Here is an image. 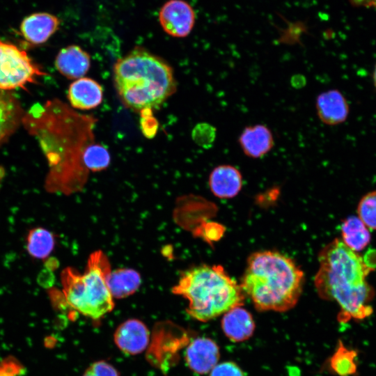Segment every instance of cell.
Returning a JSON list of instances; mask_svg holds the SVG:
<instances>
[{
	"label": "cell",
	"mask_w": 376,
	"mask_h": 376,
	"mask_svg": "<svg viewBox=\"0 0 376 376\" xmlns=\"http://www.w3.org/2000/svg\"><path fill=\"white\" fill-rule=\"evenodd\" d=\"M68 99L75 109H92L101 104L103 99V88L95 80L89 77H82L70 85Z\"/></svg>",
	"instance_id": "15"
},
{
	"label": "cell",
	"mask_w": 376,
	"mask_h": 376,
	"mask_svg": "<svg viewBox=\"0 0 376 376\" xmlns=\"http://www.w3.org/2000/svg\"><path fill=\"white\" fill-rule=\"evenodd\" d=\"M113 340L118 348L123 353L136 355L142 353L148 347L150 334L142 321L129 319L117 327Z\"/></svg>",
	"instance_id": "9"
},
{
	"label": "cell",
	"mask_w": 376,
	"mask_h": 376,
	"mask_svg": "<svg viewBox=\"0 0 376 376\" xmlns=\"http://www.w3.org/2000/svg\"><path fill=\"white\" fill-rule=\"evenodd\" d=\"M158 19L162 28L168 35L185 38L193 29L195 13L184 0H169L159 9Z\"/></svg>",
	"instance_id": "8"
},
{
	"label": "cell",
	"mask_w": 376,
	"mask_h": 376,
	"mask_svg": "<svg viewBox=\"0 0 376 376\" xmlns=\"http://www.w3.org/2000/svg\"><path fill=\"white\" fill-rule=\"evenodd\" d=\"M22 118L17 100L7 91L0 89V145L16 130Z\"/></svg>",
	"instance_id": "18"
},
{
	"label": "cell",
	"mask_w": 376,
	"mask_h": 376,
	"mask_svg": "<svg viewBox=\"0 0 376 376\" xmlns=\"http://www.w3.org/2000/svg\"><path fill=\"white\" fill-rule=\"evenodd\" d=\"M244 154L253 159L264 157L274 147V139L270 129L263 124L246 127L238 138Z\"/></svg>",
	"instance_id": "12"
},
{
	"label": "cell",
	"mask_w": 376,
	"mask_h": 376,
	"mask_svg": "<svg viewBox=\"0 0 376 376\" xmlns=\"http://www.w3.org/2000/svg\"><path fill=\"white\" fill-rule=\"evenodd\" d=\"M21 367L13 360H6L0 364V376H17Z\"/></svg>",
	"instance_id": "29"
},
{
	"label": "cell",
	"mask_w": 376,
	"mask_h": 376,
	"mask_svg": "<svg viewBox=\"0 0 376 376\" xmlns=\"http://www.w3.org/2000/svg\"><path fill=\"white\" fill-rule=\"evenodd\" d=\"M82 376H119V373L111 364L102 360L93 363Z\"/></svg>",
	"instance_id": "27"
},
{
	"label": "cell",
	"mask_w": 376,
	"mask_h": 376,
	"mask_svg": "<svg viewBox=\"0 0 376 376\" xmlns=\"http://www.w3.org/2000/svg\"><path fill=\"white\" fill-rule=\"evenodd\" d=\"M172 292L188 301L187 313L201 322L242 306L244 298L240 284L221 265H203L185 272Z\"/></svg>",
	"instance_id": "5"
},
{
	"label": "cell",
	"mask_w": 376,
	"mask_h": 376,
	"mask_svg": "<svg viewBox=\"0 0 376 376\" xmlns=\"http://www.w3.org/2000/svg\"><path fill=\"white\" fill-rule=\"evenodd\" d=\"M357 6L376 8V0H351Z\"/></svg>",
	"instance_id": "30"
},
{
	"label": "cell",
	"mask_w": 376,
	"mask_h": 376,
	"mask_svg": "<svg viewBox=\"0 0 376 376\" xmlns=\"http://www.w3.org/2000/svg\"><path fill=\"white\" fill-rule=\"evenodd\" d=\"M357 214L368 228L376 230V191L361 198L357 206Z\"/></svg>",
	"instance_id": "24"
},
{
	"label": "cell",
	"mask_w": 376,
	"mask_h": 376,
	"mask_svg": "<svg viewBox=\"0 0 376 376\" xmlns=\"http://www.w3.org/2000/svg\"><path fill=\"white\" fill-rule=\"evenodd\" d=\"M140 127L142 133L147 138L155 136L158 129V122L152 115V110L144 109L140 112Z\"/></svg>",
	"instance_id": "26"
},
{
	"label": "cell",
	"mask_w": 376,
	"mask_h": 376,
	"mask_svg": "<svg viewBox=\"0 0 376 376\" xmlns=\"http://www.w3.org/2000/svg\"><path fill=\"white\" fill-rule=\"evenodd\" d=\"M55 244L53 234L47 229L35 228L31 230L26 238L29 253L35 258L44 259L52 251Z\"/></svg>",
	"instance_id": "21"
},
{
	"label": "cell",
	"mask_w": 376,
	"mask_h": 376,
	"mask_svg": "<svg viewBox=\"0 0 376 376\" xmlns=\"http://www.w3.org/2000/svg\"><path fill=\"white\" fill-rule=\"evenodd\" d=\"M111 271L107 256L100 250L90 255L83 274L72 267L64 269L61 278L67 304L93 320L110 313L114 307L113 297L107 283Z\"/></svg>",
	"instance_id": "6"
},
{
	"label": "cell",
	"mask_w": 376,
	"mask_h": 376,
	"mask_svg": "<svg viewBox=\"0 0 376 376\" xmlns=\"http://www.w3.org/2000/svg\"><path fill=\"white\" fill-rule=\"evenodd\" d=\"M59 19L48 13H36L26 17L20 31L26 41L40 45L45 42L58 29Z\"/></svg>",
	"instance_id": "14"
},
{
	"label": "cell",
	"mask_w": 376,
	"mask_h": 376,
	"mask_svg": "<svg viewBox=\"0 0 376 376\" xmlns=\"http://www.w3.org/2000/svg\"><path fill=\"white\" fill-rule=\"evenodd\" d=\"M221 326L226 336L235 342L248 339L255 329L251 313L241 306L234 307L224 313Z\"/></svg>",
	"instance_id": "17"
},
{
	"label": "cell",
	"mask_w": 376,
	"mask_h": 376,
	"mask_svg": "<svg viewBox=\"0 0 376 376\" xmlns=\"http://www.w3.org/2000/svg\"><path fill=\"white\" fill-rule=\"evenodd\" d=\"M26 52L15 45L0 41V89L8 91L33 83L45 75Z\"/></svg>",
	"instance_id": "7"
},
{
	"label": "cell",
	"mask_w": 376,
	"mask_h": 376,
	"mask_svg": "<svg viewBox=\"0 0 376 376\" xmlns=\"http://www.w3.org/2000/svg\"><path fill=\"white\" fill-rule=\"evenodd\" d=\"M23 123L38 139L49 166L45 188L70 194L81 190L89 171L83 162L86 148L95 142L98 119L81 114L58 100L34 105Z\"/></svg>",
	"instance_id": "1"
},
{
	"label": "cell",
	"mask_w": 376,
	"mask_h": 376,
	"mask_svg": "<svg viewBox=\"0 0 376 376\" xmlns=\"http://www.w3.org/2000/svg\"><path fill=\"white\" fill-rule=\"evenodd\" d=\"M210 376H245V375L236 363L226 361L217 363L210 372Z\"/></svg>",
	"instance_id": "28"
},
{
	"label": "cell",
	"mask_w": 376,
	"mask_h": 376,
	"mask_svg": "<svg viewBox=\"0 0 376 376\" xmlns=\"http://www.w3.org/2000/svg\"><path fill=\"white\" fill-rule=\"evenodd\" d=\"M373 78V84H374L375 88L376 89V65H375V66L374 68Z\"/></svg>",
	"instance_id": "31"
},
{
	"label": "cell",
	"mask_w": 376,
	"mask_h": 376,
	"mask_svg": "<svg viewBox=\"0 0 376 376\" xmlns=\"http://www.w3.org/2000/svg\"><path fill=\"white\" fill-rule=\"evenodd\" d=\"M304 283V273L291 258L261 251L248 258L240 286L258 310L284 312L297 303Z\"/></svg>",
	"instance_id": "4"
},
{
	"label": "cell",
	"mask_w": 376,
	"mask_h": 376,
	"mask_svg": "<svg viewBox=\"0 0 376 376\" xmlns=\"http://www.w3.org/2000/svg\"><path fill=\"white\" fill-rule=\"evenodd\" d=\"M341 235L343 243L355 252L365 249L370 242L368 227L358 217H350L343 222Z\"/></svg>",
	"instance_id": "20"
},
{
	"label": "cell",
	"mask_w": 376,
	"mask_h": 376,
	"mask_svg": "<svg viewBox=\"0 0 376 376\" xmlns=\"http://www.w3.org/2000/svg\"><path fill=\"white\" fill-rule=\"evenodd\" d=\"M315 286L320 297L340 306V320H362L373 313L374 290L366 280L373 268L341 239H335L320 251Z\"/></svg>",
	"instance_id": "2"
},
{
	"label": "cell",
	"mask_w": 376,
	"mask_h": 376,
	"mask_svg": "<svg viewBox=\"0 0 376 376\" xmlns=\"http://www.w3.org/2000/svg\"><path fill=\"white\" fill-rule=\"evenodd\" d=\"M318 118L327 125H337L346 120L350 107L345 97L337 89L319 94L315 100Z\"/></svg>",
	"instance_id": "11"
},
{
	"label": "cell",
	"mask_w": 376,
	"mask_h": 376,
	"mask_svg": "<svg viewBox=\"0 0 376 376\" xmlns=\"http://www.w3.org/2000/svg\"><path fill=\"white\" fill-rule=\"evenodd\" d=\"M55 66L68 79H78L88 72L91 67V56L81 47L69 45L58 52Z\"/></svg>",
	"instance_id": "13"
},
{
	"label": "cell",
	"mask_w": 376,
	"mask_h": 376,
	"mask_svg": "<svg viewBox=\"0 0 376 376\" xmlns=\"http://www.w3.org/2000/svg\"><path fill=\"white\" fill-rule=\"evenodd\" d=\"M216 136V128L207 123L197 124L192 131V138L195 143L205 148L212 146Z\"/></svg>",
	"instance_id": "25"
},
{
	"label": "cell",
	"mask_w": 376,
	"mask_h": 376,
	"mask_svg": "<svg viewBox=\"0 0 376 376\" xmlns=\"http://www.w3.org/2000/svg\"><path fill=\"white\" fill-rule=\"evenodd\" d=\"M111 157L107 148L98 143L90 144L83 155L84 166L88 171H100L110 164Z\"/></svg>",
	"instance_id": "23"
},
{
	"label": "cell",
	"mask_w": 376,
	"mask_h": 376,
	"mask_svg": "<svg viewBox=\"0 0 376 376\" xmlns=\"http://www.w3.org/2000/svg\"><path fill=\"white\" fill-rule=\"evenodd\" d=\"M357 352L353 350L345 347L342 342H339L338 347L330 360L332 370L340 376H350L357 371L355 359Z\"/></svg>",
	"instance_id": "22"
},
{
	"label": "cell",
	"mask_w": 376,
	"mask_h": 376,
	"mask_svg": "<svg viewBox=\"0 0 376 376\" xmlns=\"http://www.w3.org/2000/svg\"><path fill=\"white\" fill-rule=\"evenodd\" d=\"M185 358L190 370L198 374H206L217 364L219 349L209 338H196L187 347Z\"/></svg>",
	"instance_id": "10"
},
{
	"label": "cell",
	"mask_w": 376,
	"mask_h": 376,
	"mask_svg": "<svg viewBox=\"0 0 376 376\" xmlns=\"http://www.w3.org/2000/svg\"><path fill=\"white\" fill-rule=\"evenodd\" d=\"M113 80L122 104L137 112L159 108L177 88L171 66L141 47L116 61Z\"/></svg>",
	"instance_id": "3"
},
{
	"label": "cell",
	"mask_w": 376,
	"mask_h": 376,
	"mask_svg": "<svg viewBox=\"0 0 376 376\" xmlns=\"http://www.w3.org/2000/svg\"><path fill=\"white\" fill-rule=\"evenodd\" d=\"M139 273L132 269L111 271L107 279L109 290L113 298H125L134 294L139 288Z\"/></svg>",
	"instance_id": "19"
},
{
	"label": "cell",
	"mask_w": 376,
	"mask_h": 376,
	"mask_svg": "<svg viewBox=\"0 0 376 376\" xmlns=\"http://www.w3.org/2000/svg\"><path fill=\"white\" fill-rule=\"evenodd\" d=\"M209 185L212 192L218 198H233L241 190L242 186V174L237 168L232 165L217 166L210 175Z\"/></svg>",
	"instance_id": "16"
}]
</instances>
